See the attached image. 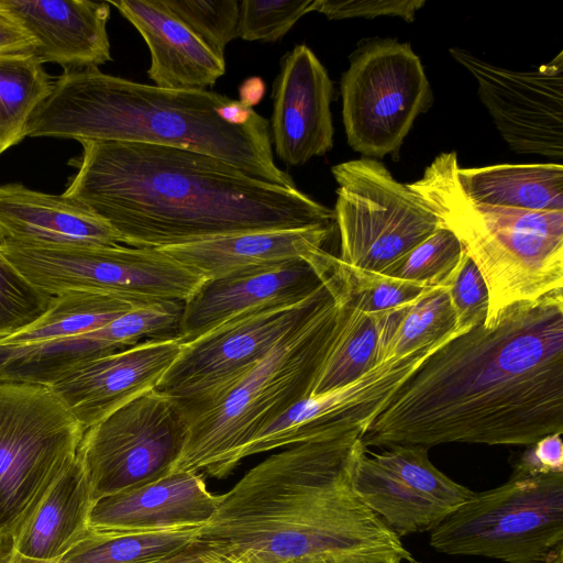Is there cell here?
Returning <instances> with one entry per match:
<instances>
[{
  "instance_id": "52a82bcc",
  "label": "cell",
  "mask_w": 563,
  "mask_h": 563,
  "mask_svg": "<svg viewBox=\"0 0 563 563\" xmlns=\"http://www.w3.org/2000/svg\"><path fill=\"white\" fill-rule=\"evenodd\" d=\"M448 555L505 563H550L563 555V473L512 472L498 487L475 493L430 531Z\"/></svg>"
},
{
  "instance_id": "f546056e",
  "label": "cell",
  "mask_w": 563,
  "mask_h": 563,
  "mask_svg": "<svg viewBox=\"0 0 563 563\" xmlns=\"http://www.w3.org/2000/svg\"><path fill=\"white\" fill-rule=\"evenodd\" d=\"M197 529L110 531L89 528L60 563H154L189 547Z\"/></svg>"
},
{
  "instance_id": "8d00e7d4",
  "label": "cell",
  "mask_w": 563,
  "mask_h": 563,
  "mask_svg": "<svg viewBox=\"0 0 563 563\" xmlns=\"http://www.w3.org/2000/svg\"><path fill=\"white\" fill-rule=\"evenodd\" d=\"M455 316V329L467 332L485 322L488 291L482 274L463 250L453 272L443 282Z\"/></svg>"
},
{
  "instance_id": "7a4b0ae2",
  "label": "cell",
  "mask_w": 563,
  "mask_h": 563,
  "mask_svg": "<svg viewBox=\"0 0 563 563\" xmlns=\"http://www.w3.org/2000/svg\"><path fill=\"white\" fill-rule=\"evenodd\" d=\"M64 195L121 243L164 249L243 232L334 225V211L201 152L136 142H81Z\"/></svg>"
},
{
  "instance_id": "5b68a950",
  "label": "cell",
  "mask_w": 563,
  "mask_h": 563,
  "mask_svg": "<svg viewBox=\"0 0 563 563\" xmlns=\"http://www.w3.org/2000/svg\"><path fill=\"white\" fill-rule=\"evenodd\" d=\"M354 308L346 271L336 260L331 299L188 422L187 440L172 472L229 476L261 430L312 395Z\"/></svg>"
},
{
  "instance_id": "ac0fdd59",
  "label": "cell",
  "mask_w": 563,
  "mask_h": 563,
  "mask_svg": "<svg viewBox=\"0 0 563 563\" xmlns=\"http://www.w3.org/2000/svg\"><path fill=\"white\" fill-rule=\"evenodd\" d=\"M333 85L314 53L303 44L280 59L272 87V147L288 166H300L333 147Z\"/></svg>"
},
{
  "instance_id": "cb8c5ba5",
  "label": "cell",
  "mask_w": 563,
  "mask_h": 563,
  "mask_svg": "<svg viewBox=\"0 0 563 563\" xmlns=\"http://www.w3.org/2000/svg\"><path fill=\"white\" fill-rule=\"evenodd\" d=\"M104 220L62 195L21 184L0 186V244L19 246L118 245Z\"/></svg>"
},
{
  "instance_id": "8fae6325",
  "label": "cell",
  "mask_w": 563,
  "mask_h": 563,
  "mask_svg": "<svg viewBox=\"0 0 563 563\" xmlns=\"http://www.w3.org/2000/svg\"><path fill=\"white\" fill-rule=\"evenodd\" d=\"M35 287L57 296L90 291L141 303L187 300L205 278L158 249L118 245H1Z\"/></svg>"
},
{
  "instance_id": "4dcf8cb0",
  "label": "cell",
  "mask_w": 563,
  "mask_h": 563,
  "mask_svg": "<svg viewBox=\"0 0 563 563\" xmlns=\"http://www.w3.org/2000/svg\"><path fill=\"white\" fill-rule=\"evenodd\" d=\"M454 330L455 316L446 286H432L406 312L385 350L384 361L435 342Z\"/></svg>"
},
{
  "instance_id": "9c48e42d",
  "label": "cell",
  "mask_w": 563,
  "mask_h": 563,
  "mask_svg": "<svg viewBox=\"0 0 563 563\" xmlns=\"http://www.w3.org/2000/svg\"><path fill=\"white\" fill-rule=\"evenodd\" d=\"M84 430L48 386L0 382V539H11L77 456Z\"/></svg>"
},
{
  "instance_id": "e0dca14e",
  "label": "cell",
  "mask_w": 563,
  "mask_h": 563,
  "mask_svg": "<svg viewBox=\"0 0 563 563\" xmlns=\"http://www.w3.org/2000/svg\"><path fill=\"white\" fill-rule=\"evenodd\" d=\"M180 301L136 307L91 331L29 345L0 344V382L52 386L86 363L146 340L178 338Z\"/></svg>"
},
{
  "instance_id": "603a6c76",
  "label": "cell",
  "mask_w": 563,
  "mask_h": 563,
  "mask_svg": "<svg viewBox=\"0 0 563 563\" xmlns=\"http://www.w3.org/2000/svg\"><path fill=\"white\" fill-rule=\"evenodd\" d=\"M141 34L151 56L154 86L172 90H207L225 73V59L178 20L162 0H111Z\"/></svg>"
},
{
  "instance_id": "5bb4252c",
  "label": "cell",
  "mask_w": 563,
  "mask_h": 563,
  "mask_svg": "<svg viewBox=\"0 0 563 563\" xmlns=\"http://www.w3.org/2000/svg\"><path fill=\"white\" fill-rule=\"evenodd\" d=\"M463 333L455 329L435 342L377 364L344 386L300 400L261 430L243 449L241 460L311 440L363 435L421 364Z\"/></svg>"
},
{
  "instance_id": "ee69618b",
  "label": "cell",
  "mask_w": 563,
  "mask_h": 563,
  "mask_svg": "<svg viewBox=\"0 0 563 563\" xmlns=\"http://www.w3.org/2000/svg\"><path fill=\"white\" fill-rule=\"evenodd\" d=\"M407 563H423V562H420L418 560H415L413 558H411L410 560L406 561ZM550 563H563V555L556 558L555 560H553L552 562Z\"/></svg>"
},
{
  "instance_id": "7402d4cb",
  "label": "cell",
  "mask_w": 563,
  "mask_h": 563,
  "mask_svg": "<svg viewBox=\"0 0 563 563\" xmlns=\"http://www.w3.org/2000/svg\"><path fill=\"white\" fill-rule=\"evenodd\" d=\"M35 41L32 54L65 71L98 68L112 60L108 2L89 0H0Z\"/></svg>"
},
{
  "instance_id": "ba28073f",
  "label": "cell",
  "mask_w": 563,
  "mask_h": 563,
  "mask_svg": "<svg viewBox=\"0 0 563 563\" xmlns=\"http://www.w3.org/2000/svg\"><path fill=\"white\" fill-rule=\"evenodd\" d=\"M335 263L331 253L317 261L321 283L306 298L249 310L183 344L154 389L175 401L189 422L331 299Z\"/></svg>"
},
{
  "instance_id": "f1b7e54d",
  "label": "cell",
  "mask_w": 563,
  "mask_h": 563,
  "mask_svg": "<svg viewBox=\"0 0 563 563\" xmlns=\"http://www.w3.org/2000/svg\"><path fill=\"white\" fill-rule=\"evenodd\" d=\"M53 84L31 52L0 53V154L26 136L27 123Z\"/></svg>"
},
{
  "instance_id": "ab89813d",
  "label": "cell",
  "mask_w": 563,
  "mask_h": 563,
  "mask_svg": "<svg viewBox=\"0 0 563 563\" xmlns=\"http://www.w3.org/2000/svg\"><path fill=\"white\" fill-rule=\"evenodd\" d=\"M0 563H60L57 561H36L15 552L9 539H0ZM154 563H230L217 549L196 537L186 549Z\"/></svg>"
},
{
  "instance_id": "b9f144b4",
  "label": "cell",
  "mask_w": 563,
  "mask_h": 563,
  "mask_svg": "<svg viewBox=\"0 0 563 563\" xmlns=\"http://www.w3.org/2000/svg\"><path fill=\"white\" fill-rule=\"evenodd\" d=\"M411 558L410 552L401 553L396 551H383L352 555L330 563H401L402 561H408Z\"/></svg>"
},
{
  "instance_id": "7bdbcfd3",
  "label": "cell",
  "mask_w": 563,
  "mask_h": 563,
  "mask_svg": "<svg viewBox=\"0 0 563 563\" xmlns=\"http://www.w3.org/2000/svg\"><path fill=\"white\" fill-rule=\"evenodd\" d=\"M265 93V84L261 77H250L245 79L239 88V101L252 108L260 103Z\"/></svg>"
},
{
  "instance_id": "d4e9b609",
  "label": "cell",
  "mask_w": 563,
  "mask_h": 563,
  "mask_svg": "<svg viewBox=\"0 0 563 563\" xmlns=\"http://www.w3.org/2000/svg\"><path fill=\"white\" fill-rule=\"evenodd\" d=\"M334 225L243 232L158 249L205 279L232 272L311 260L324 250Z\"/></svg>"
},
{
  "instance_id": "ffe728a7",
  "label": "cell",
  "mask_w": 563,
  "mask_h": 563,
  "mask_svg": "<svg viewBox=\"0 0 563 563\" xmlns=\"http://www.w3.org/2000/svg\"><path fill=\"white\" fill-rule=\"evenodd\" d=\"M320 283L311 261L303 258L205 279L183 302L178 339L185 344L240 313L269 303L299 301Z\"/></svg>"
},
{
  "instance_id": "d6a6232c",
  "label": "cell",
  "mask_w": 563,
  "mask_h": 563,
  "mask_svg": "<svg viewBox=\"0 0 563 563\" xmlns=\"http://www.w3.org/2000/svg\"><path fill=\"white\" fill-rule=\"evenodd\" d=\"M165 7L216 54L238 37L240 2L236 0H162Z\"/></svg>"
},
{
  "instance_id": "2e32d148",
  "label": "cell",
  "mask_w": 563,
  "mask_h": 563,
  "mask_svg": "<svg viewBox=\"0 0 563 563\" xmlns=\"http://www.w3.org/2000/svg\"><path fill=\"white\" fill-rule=\"evenodd\" d=\"M451 56L476 79L477 93L510 150L563 157V52L529 70H514L451 47Z\"/></svg>"
},
{
  "instance_id": "60d3db41",
  "label": "cell",
  "mask_w": 563,
  "mask_h": 563,
  "mask_svg": "<svg viewBox=\"0 0 563 563\" xmlns=\"http://www.w3.org/2000/svg\"><path fill=\"white\" fill-rule=\"evenodd\" d=\"M34 38L20 21L0 5V53L31 52Z\"/></svg>"
},
{
  "instance_id": "d590c367",
  "label": "cell",
  "mask_w": 563,
  "mask_h": 563,
  "mask_svg": "<svg viewBox=\"0 0 563 563\" xmlns=\"http://www.w3.org/2000/svg\"><path fill=\"white\" fill-rule=\"evenodd\" d=\"M344 266L355 303L363 312L376 313L412 303L430 288L345 264Z\"/></svg>"
},
{
  "instance_id": "7c38bea8",
  "label": "cell",
  "mask_w": 563,
  "mask_h": 563,
  "mask_svg": "<svg viewBox=\"0 0 563 563\" xmlns=\"http://www.w3.org/2000/svg\"><path fill=\"white\" fill-rule=\"evenodd\" d=\"M340 88L347 143L369 158L397 156L415 120L433 101L420 58L395 38L361 42Z\"/></svg>"
},
{
  "instance_id": "4316f807",
  "label": "cell",
  "mask_w": 563,
  "mask_h": 563,
  "mask_svg": "<svg viewBox=\"0 0 563 563\" xmlns=\"http://www.w3.org/2000/svg\"><path fill=\"white\" fill-rule=\"evenodd\" d=\"M467 199L477 206L532 212L563 211V166L501 164L456 170Z\"/></svg>"
},
{
  "instance_id": "277c9868",
  "label": "cell",
  "mask_w": 563,
  "mask_h": 563,
  "mask_svg": "<svg viewBox=\"0 0 563 563\" xmlns=\"http://www.w3.org/2000/svg\"><path fill=\"white\" fill-rule=\"evenodd\" d=\"M30 137L136 142L224 161L267 183L297 188L275 163L268 121L211 90H172L108 75L64 71L26 126Z\"/></svg>"
},
{
  "instance_id": "83f0119b",
  "label": "cell",
  "mask_w": 563,
  "mask_h": 563,
  "mask_svg": "<svg viewBox=\"0 0 563 563\" xmlns=\"http://www.w3.org/2000/svg\"><path fill=\"white\" fill-rule=\"evenodd\" d=\"M412 303L376 313L363 312L355 303L312 395L344 386L384 362L385 350Z\"/></svg>"
},
{
  "instance_id": "9a60e30c",
  "label": "cell",
  "mask_w": 563,
  "mask_h": 563,
  "mask_svg": "<svg viewBox=\"0 0 563 563\" xmlns=\"http://www.w3.org/2000/svg\"><path fill=\"white\" fill-rule=\"evenodd\" d=\"M421 445H395L355 460L352 485L364 504L399 539L432 531L476 492L437 468Z\"/></svg>"
},
{
  "instance_id": "44dd1931",
  "label": "cell",
  "mask_w": 563,
  "mask_h": 563,
  "mask_svg": "<svg viewBox=\"0 0 563 563\" xmlns=\"http://www.w3.org/2000/svg\"><path fill=\"white\" fill-rule=\"evenodd\" d=\"M221 495L211 494L198 472L177 471L97 500L89 526L110 531L197 529L214 514Z\"/></svg>"
},
{
  "instance_id": "4fadbf2b",
  "label": "cell",
  "mask_w": 563,
  "mask_h": 563,
  "mask_svg": "<svg viewBox=\"0 0 563 563\" xmlns=\"http://www.w3.org/2000/svg\"><path fill=\"white\" fill-rule=\"evenodd\" d=\"M188 421L175 401L148 390L84 431L77 456L95 503L172 472Z\"/></svg>"
},
{
  "instance_id": "d6986e66",
  "label": "cell",
  "mask_w": 563,
  "mask_h": 563,
  "mask_svg": "<svg viewBox=\"0 0 563 563\" xmlns=\"http://www.w3.org/2000/svg\"><path fill=\"white\" fill-rule=\"evenodd\" d=\"M181 346L178 338L146 340L95 358L49 388L85 431L154 389Z\"/></svg>"
},
{
  "instance_id": "836d02e7",
  "label": "cell",
  "mask_w": 563,
  "mask_h": 563,
  "mask_svg": "<svg viewBox=\"0 0 563 563\" xmlns=\"http://www.w3.org/2000/svg\"><path fill=\"white\" fill-rule=\"evenodd\" d=\"M53 299L54 296L30 283L0 252V340L41 318Z\"/></svg>"
},
{
  "instance_id": "1f68e13d",
  "label": "cell",
  "mask_w": 563,
  "mask_h": 563,
  "mask_svg": "<svg viewBox=\"0 0 563 563\" xmlns=\"http://www.w3.org/2000/svg\"><path fill=\"white\" fill-rule=\"evenodd\" d=\"M462 253L457 238L443 225L382 274L428 287L441 285L457 265Z\"/></svg>"
},
{
  "instance_id": "74e56055",
  "label": "cell",
  "mask_w": 563,
  "mask_h": 563,
  "mask_svg": "<svg viewBox=\"0 0 563 563\" xmlns=\"http://www.w3.org/2000/svg\"><path fill=\"white\" fill-rule=\"evenodd\" d=\"M424 3L418 0H314L313 11L331 20L390 15L412 22Z\"/></svg>"
},
{
  "instance_id": "484cf974",
  "label": "cell",
  "mask_w": 563,
  "mask_h": 563,
  "mask_svg": "<svg viewBox=\"0 0 563 563\" xmlns=\"http://www.w3.org/2000/svg\"><path fill=\"white\" fill-rule=\"evenodd\" d=\"M95 500L78 459L52 484L19 531L9 539L20 555L57 561L89 530Z\"/></svg>"
},
{
  "instance_id": "6da1fadb",
  "label": "cell",
  "mask_w": 563,
  "mask_h": 563,
  "mask_svg": "<svg viewBox=\"0 0 563 563\" xmlns=\"http://www.w3.org/2000/svg\"><path fill=\"white\" fill-rule=\"evenodd\" d=\"M563 433V289L431 354L361 437L367 448L531 445Z\"/></svg>"
},
{
  "instance_id": "e575fe53",
  "label": "cell",
  "mask_w": 563,
  "mask_h": 563,
  "mask_svg": "<svg viewBox=\"0 0 563 563\" xmlns=\"http://www.w3.org/2000/svg\"><path fill=\"white\" fill-rule=\"evenodd\" d=\"M314 0H243L240 2L238 36L245 41L274 43L297 21L313 11Z\"/></svg>"
},
{
  "instance_id": "30bf717a",
  "label": "cell",
  "mask_w": 563,
  "mask_h": 563,
  "mask_svg": "<svg viewBox=\"0 0 563 563\" xmlns=\"http://www.w3.org/2000/svg\"><path fill=\"white\" fill-rule=\"evenodd\" d=\"M331 172L338 183V258L347 266L382 274L444 225L409 184L374 158L344 162Z\"/></svg>"
},
{
  "instance_id": "f35d334b",
  "label": "cell",
  "mask_w": 563,
  "mask_h": 563,
  "mask_svg": "<svg viewBox=\"0 0 563 563\" xmlns=\"http://www.w3.org/2000/svg\"><path fill=\"white\" fill-rule=\"evenodd\" d=\"M562 433H552L528 445L512 472L522 474L563 473Z\"/></svg>"
},
{
  "instance_id": "8992f818",
  "label": "cell",
  "mask_w": 563,
  "mask_h": 563,
  "mask_svg": "<svg viewBox=\"0 0 563 563\" xmlns=\"http://www.w3.org/2000/svg\"><path fill=\"white\" fill-rule=\"evenodd\" d=\"M455 152L442 153L409 186L460 241L488 291L486 328L507 307L563 289V211L472 203L457 179Z\"/></svg>"
},
{
  "instance_id": "3957f363",
  "label": "cell",
  "mask_w": 563,
  "mask_h": 563,
  "mask_svg": "<svg viewBox=\"0 0 563 563\" xmlns=\"http://www.w3.org/2000/svg\"><path fill=\"white\" fill-rule=\"evenodd\" d=\"M361 437L300 442L269 455L221 494L197 538L230 563H330L409 553L353 488Z\"/></svg>"
}]
</instances>
